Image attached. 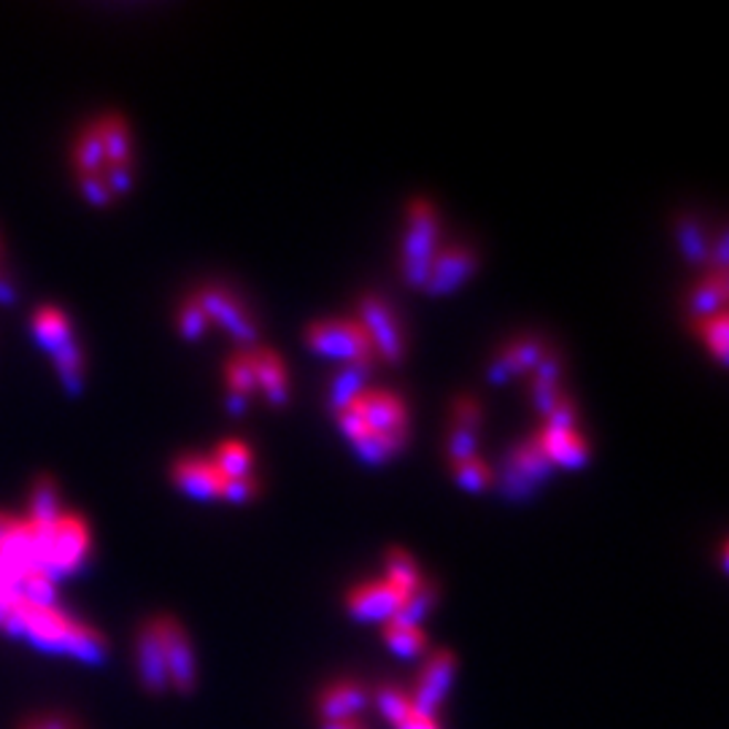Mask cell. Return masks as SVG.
Here are the masks:
<instances>
[{"label":"cell","mask_w":729,"mask_h":729,"mask_svg":"<svg viewBox=\"0 0 729 729\" xmlns=\"http://www.w3.org/2000/svg\"><path fill=\"white\" fill-rule=\"evenodd\" d=\"M71 165L76 176H103L106 170V152H103L101 127L95 122H87L73 138Z\"/></svg>","instance_id":"cell-18"},{"label":"cell","mask_w":729,"mask_h":729,"mask_svg":"<svg viewBox=\"0 0 729 729\" xmlns=\"http://www.w3.org/2000/svg\"><path fill=\"white\" fill-rule=\"evenodd\" d=\"M457 676V657L446 648H438L427 657L425 667H421V676L416 681V695L410 697L416 708L427 716H438V710L444 708L446 697H449L451 684Z\"/></svg>","instance_id":"cell-8"},{"label":"cell","mask_w":729,"mask_h":729,"mask_svg":"<svg viewBox=\"0 0 729 729\" xmlns=\"http://www.w3.org/2000/svg\"><path fill=\"white\" fill-rule=\"evenodd\" d=\"M546 427H556V430H575V406L567 395L556 403V408L549 414Z\"/></svg>","instance_id":"cell-42"},{"label":"cell","mask_w":729,"mask_h":729,"mask_svg":"<svg viewBox=\"0 0 729 729\" xmlns=\"http://www.w3.org/2000/svg\"><path fill=\"white\" fill-rule=\"evenodd\" d=\"M551 462L543 457L541 446L535 438L524 440L506 459V470H502V492L511 500H522L532 494L538 483H543L551 476Z\"/></svg>","instance_id":"cell-7"},{"label":"cell","mask_w":729,"mask_h":729,"mask_svg":"<svg viewBox=\"0 0 729 729\" xmlns=\"http://www.w3.org/2000/svg\"><path fill=\"white\" fill-rule=\"evenodd\" d=\"M716 271L727 273V232L721 230L719 241H716Z\"/></svg>","instance_id":"cell-47"},{"label":"cell","mask_w":729,"mask_h":729,"mask_svg":"<svg viewBox=\"0 0 729 729\" xmlns=\"http://www.w3.org/2000/svg\"><path fill=\"white\" fill-rule=\"evenodd\" d=\"M541 446L543 457L549 459L551 468L579 470L590 462V446L579 430H556V427H543L541 433L532 435Z\"/></svg>","instance_id":"cell-13"},{"label":"cell","mask_w":729,"mask_h":729,"mask_svg":"<svg viewBox=\"0 0 729 729\" xmlns=\"http://www.w3.org/2000/svg\"><path fill=\"white\" fill-rule=\"evenodd\" d=\"M211 462L222 473V479H241L251 476V451L241 440H225L217 451H214Z\"/></svg>","instance_id":"cell-28"},{"label":"cell","mask_w":729,"mask_h":729,"mask_svg":"<svg viewBox=\"0 0 729 729\" xmlns=\"http://www.w3.org/2000/svg\"><path fill=\"white\" fill-rule=\"evenodd\" d=\"M697 333L702 335V341L708 343L710 352L716 354L721 365H727V311H719V314L708 316V320L695 322Z\"/></svg>","instance_id":"cell-34"},{"label":"cell","mask_w":729,"mask_h":729,"mask_svg":"<svg viewBox=\"0 0 729 729\" xmlns=\"http://www.w3.org/2000/svg\"><path fill=\"white\" fill-rule=\"evenodd\" d=\"M176 489L192 500H217L222 492V473L206 457H181L170 470Z\"/></svg>","instance_id":"cell-12"},{"label":"cell","mask_w":729,"mask_h":729,"mask_svg":"<svg viewBox=\"0 0 729 729\" xmlns=\"http://www.w3.org/2000/svg\"><path fill=\"white\" fill-rule=\"evenodd\" d=\"M54 371H58L60 384L71 397H79L84 392V352L76 341H69L52 354Z\"/></svg>","instance_id":"cell-25"},{"label":"cell","mask_w":729,"mask_h":729,"mask_svg":"<svg viewBox=\"0 0 729 729\" xmlns=\"http://www.w3.org/2000/svg\"><path fill=\"white\" fill-rule=\"evenodd\" d=\"M176 324H179V333L184 341H200L206 335L208 330V316L204 314V309H200L198 303H195V298H189L187 303L179 309V316H176Z\"/></svg>","instance_id":"cell-35"},{"label":"cell","mask_w":729,"mask_h":729,"mask_svg":"<svg viewBox=\"0 0 729 729\" xmlns=\"http://www.w3.org/2000/svg\"><path fill=\"white\" fill-rule=\"evenodd\" d=\"M136 665H138V676L140 684H144L146 691L152 695H163L168 691V673H165V659H163V648L160 641H157L155 627L144 624L138 633L136 641Z\"/></svg>","instance_id":"cell-14"},{"label":"cell","mask_w":729,"mask_h":729,"mask_svg":"<svg viewBox=\"0 0 729 729\" xmlns=\"http://www.w3.org/2000/svg\"><path fill=\"white\" fill-rule=\"evenodd\" d=\"M360 324L371 339L376 357H382L389 365L400 363L403 354H406V343H403L400 324H397L395 314L382 298L365 295L360 300Z\"/></svg>","instance_id":"cell-6"},{"label":"cell","mask_w":729,"mask_h":729,"mask_svg":"<svg viewBox=\"0 0 729 729\" xmlns=\"http://www.w3.org/2000/svg\"><path fill=\"white\" fill-rule=\"evenodd\" d=\"M546 352V343H543V339H538V335H527V339L513 341L511 346H508V354H511V363L517 367V373L535 371Z\"/></svg>","instance_id":"cell-32"},{"label":"cell","mask_w":729,"mask_h":729,"mask_svg":"<svg viewBox=\"0 0 729 729\" xmlns=\"http://www.w3.org/2000/svg\"><path fill=\"white\" fill-rule=\"evenodd\" d=\"M195 303L204 309L208 322L219 324L225 333L230 335L238 346L254 348L257 343V324L249 316V311L243 309V303L232 292L222 290V287H204L200 292H195Z\"/></svg>","instance_id":"cell-5"},{"label":"cell","mask_w":729,"mask_h":729,"mask_svg":"<svg viewBox=\"0 0 729 729\" xmlns=\"http://www.w3.org/2000/svg\"><path fill=\"white\" fill-rule=\"evenodd\" d=\"M58 483L52 476H39L30 492V517L28 522L33 527H52L60 519V500H58Z\"/></svg>","instance_id":"cell-24"},{"label":"cell","mask_w":729,"mask_h":729,"mask_svg":"<svg viewBox=\"0 0 729 729\" xmlns=\"http://www.w3.org/2000/svg\"><path fill=\"white\" fill-rule=\"evenodd\" d=\"M676 236H678V247H681L686 260H689L691 265H706L710 260V247L700 225H697L691 217H681L678 219Z\"/></svg>","instance_id":"cell-29"},{"label":"cell","mask_w":729,"mask_h":729,"mask_svg":"<svg viewBox=\"0 0 729 729\" xmlns=\"http://www.w3.org/2000/svg\"><path fill=\"white\" fill-rule=\"evenodd\" d=\"M251 357H254L257 389L265 392V397L271 406L284 408L287 403H290V382H287V371H284V363H281V357L265 346L251 348Z\"/></svg>","instance_id":"cell-15"},{"label":"cell","mask_w":729,"mask_h":729,"mask_svg":"<svg viewBox=\"0 0 729 729\" xmlns=\"http://www.w3.org/2000/svg\"><path fill=\"white\" fill-rule=\"evenodd\" d=\"M371 367L373 363H352L341 367V373L333 378V384H330V397H327V406L335 416H339L341 410H346L360 395H363Z\"/></svg>","instance_id":"cell-20"},{"label":"cell","mask_w":729,"mask_h":729,"mask_svg":"<svg viewBox=\"0 0 729 729\" xmlns=\"http://www.w3.org/2000/svg\"><path fill=\"white\" fill-rule=\"evenodd\" d=\"M322 729H365L357 719L348 721H322Z\"/></svg>","instance_id":"cell-48"},{"label":"cell","mask_w":729,"mask_h":729,"mask_svg":"<svg viewBox=\"0 0 729 729\" xmlns=\"http://www.w3.org/2000/svg\"><path fill=\"white\" fill-rule=\"evenodd\" d=\"M511 376H517V367H513V363H511V354H508V348H502V352L498 354V360L489 365V382L506 384Z\"/></svg>","instance_id":"cell-45"},{"label":"cell","mask_w":729,"mask_h":729,"mask_svg":"<svg viewBox=\"0 0 729 729\" xmlns=\"http://www.w3.org/2000/svg\"><path fill=\"white\" fill-rule=\"evenodd\" d=\"M376 700L392 729H440L438 716L421 714V710L410 702L406 691L387 686V689L378 691Z\"/></svg>","instance_id":"cell-16"},{"label":"cell","mask_w":729,"mask_h":729,"mask_svg":"<svg viewBox=\"0 0 729 729\" xmlns=\"http://www.w3.org/2000/svg\"><path fill=\"white\" fill-rule=\"evenodd\" d=\"M400 605L403 597L384 579L354 586L346 597L348 616L360 624H387L397 616Z\"/></svg>","instance_id":"cell-9"},{"label":"cell","mask_w":729,"mask_h":729,"mask_svg":"<svg viewBox=\"0 0 729 729\" xmlns=\"http://www.w3.org/2000/svg\"><path fill=\"white\" fill-rule=\"evenodd\" d=\"M382 638L389 646V652L400 659H416L427 652V638L425 633H421V627L397 622V618L382 624Z\"/></svg>","instance_id":"cell-23"},{"label":"cell","mask_w":729,"mask_h":729,"mask_svg":"<svg viewBox=\"0 0 729 729\" xmlns=\"http://www.w3.org/2000/svg\"><path fill=\"white\" fill-rule=\"evenodd\" d=\"M0 254H3V249H0Z\"/></svg>","instance_id":"cell-51"},{"label":"cell","mask_w":729,"mask_h":729,"mask_svg":"<svg viewBox=\"0 0 729 729\" xmlns=\"http://www.w3.org/2000/svg\"><path fill=\"white\" fill-rule=\"evenodd\" d=\"M348 408L357 410L360 419L365 421L367 433L406 435V427H408L406 406H403L400 397L392 395V392L365 389L363 395H360Z\"/></svg>","instance_id":"cell-10"},{"label":"cell","mask_w":729,"mask_h":729,"mask_svg":"<svg viewBox=\"0 0 729 729\" xmlns=\"http://www.w3.org/2000/svg\"><path fill=\"white\" fill-rule=\"evenodd\" d=\"M152 627H155L157 641H160L168 684L179 695H192L195 684H198V662H195L192 643H189L184 627L174 616L152 618Z\"/></svg>","instance_id":"cell-4"},{"label":"cell","mask_w":729,"mask_h":729,"mask_svg":"<svg viewBox=\"0 0 729 729\" xmlns=\"http://www.w3.org/2000/svg\"><path fill=\"white\" fill-rule=\"evenodd\" d=\"M435 600H438V590H435L430 581H425V584H421L419 590L410 594V597L403 600L400 611H397L395 618H397V622L416 624V627H419L421 618H425L433 611Z\"/></svg>","instance_id":"cell-31"},{"label":"cell","mask_w":729,"mask_h":729,"mask_svg":"<svg viewBox=\"0 0 729 729\" xmlns=\"http://www.w3.org/2000/svg\"><path fill=\"white\" fill-rule=\"evenodd\" d=\"M225 403H228V410H230L232 416H241L243 410H247L249 397H247V395H241V392H232V389H228V400H225Z\"/></svg>","instance_id":"cell-46"},{"label":"cell","mask_w":729,"mask_h":729,"mask_svg":"<svg viewBox=\"0 0 729 729\" xmlns=\"http://www.w3.org/2000/svg\"><path fill=\"white\" fill-rule=\"evenodd\" d=\"M476 268H479V257H476L470 249H465V247L440 249L430 265V275H427L425 292L430 298L451 295V292H457L465 281H470V275L476 273Z\"/></svg>","instance_id":"cell-11"},{"label":"cell","mask_w":729,"mask_h":729,"mask_svg":"<svg viewBox=\"0 0 729 729\" xmlns=\"http://www.w3.org/2000/svg\"><path fill=\"white\" fill-rule=\"evenodd\" d=\"M727 292H729L727 290V273L714 271L708 275V279H702L689 295V314L695 316V322L708 320V316L725 311Z\"/></svg>","instance_id":"cell-22"},{"label":"cell","mask_w":729,"mask_h":729,"mask_svg":"<svg viewBox=\"0 0 729 729\" xmlns=\"http://www.w3.org/2000/svg\"><path fill=\"white\" fill-rule=\"evenodd\" d=\"M103 179H106L108 192H112L114 198H125V195H131L133 181H136V163L106 165Z\"/></svg>","instance_id":"cell-37"},{"label":"cell","mask_w":729,"mask_h":729,"mask_svg":"<svg viewBox=\"0 0 729 729\" xmlns=\"http://www.w3.org/2000/svg\"><path fill=\"white\" fill-rule=\"evenodd\" d=\"M354 455L363 459L365 465H384L389 457L406 446V435H376L367 433L365 438L354 440Z\"/></svg>","instance_id":"cell-27"},{"label":"cell","mask_w":729,"mask_h":729,"mask_svg":"<svg viewBox=\"0 0 729 729\" xmlns=\"http://www.w3.org/2000/svg\"><path fill=\"white\" fill-rule=\"evenodd\" d=\"M11 522H14V519H11V517H6V513H0V538L6 535V530H9Z\"/></svg>","instance_id":"cell-49"},{"label":"cell","mask_w":729,"mask_h":729,"mask_svg":"<svg viewBox=\"0 0 729 729\" xmlns=\"http://www.w3.org/2000/svg\"><path fill=\"white\" fill-rule=\"evenodd\" d=\"M339 425H341V433L346 435L348 440H360V438H365L367 435V427H365V421L360 419V414L354 408H346V410H341L339 414Z\"/></svg>","instance_id":"cell-44"},{"label":"cell","mask_w":729,"mask_h":729,"mask_svg":"<svg viewBox=\"0 0 729 729\" xmlns=\"http://www.w3.org/2000/svg\"><path fill=\"white\" fill-rule=\"evenodd\" d=\"M476 446H479V427L455 425V433L449 438V457L451 462H468L476 457Z\"/></svg>","instance_id":"cell-36"},{"label":"cell","mask_w":729,"mask_h":729,"mask_svg":"<svg viewBox=\"0 0 729 729\" xmlns=\"http://www.w3.org/2000/svg\"><path fill=\"white\" fill-rule=\"evenodd\" d=\"M228 389L241 392V395H251L257 389V376H254V357H251V348H241L236 357L228 360Z\"/></svg>","instance_id":"cell-30"},{"label":"cell","mask_w":729,"mask_h":729,"mask_svg":"<svg viewBox=\"0 0 729 729\" xmlns=\"http://www.w3.org/2000/svg\"><path fill=\"white\" fill-rule=\"evenodd\" d=\"M0 629L11 638L28 641L39 652L69 654V657L92 667L103 665L108 657L106 641L95 627L76 622V618L58 608H41V605L24 603L22 597H17L9 605Z\"/></svg>","instance_id":"cell-1"},{"label":"cell","mask_w":729,"mask_h":729,"mask_svg":"<svg viewBox=\"0 0 729 729\" xmlns=\"http://www.w3.org/2000/svg\"><path fill=\"white\" fill-rule=\"evenodd\" d=\"M97 127H101L106 165L133 163V133H131V125H127L125 116L106 114L97 119Z\"/></svg>","instance_id":"cell-21"},{"label":"cell","mask_w":729,"mask_h":729,"mask_svg":"<svg viewBox=\"0 0 729 729\" xmlns=\"http://www.w3.org/2000/svg\"><path fill=\"white\" fill-rule=\"evenodd\" d=\"M22 729H33V727H30V725H24V727H22Z\"/></svg>","instance_id":"cell-50"},{"label":"cell","mask_w":729,"mask_h":729,"mask_svg":"<svg viewBox=\"0 0 729 729\" xmlns=\"http://www.w3.org/2000/svg\"><path fill=\"white\" fill-rule=\"evenodd\" d=\"M438 214L427 200H414L408 208V230L403 241V275L410 287L425 290L430 265L438 254Z\"/></svg>","instance_id":"cell-2"},{"label":"cell","mask_w":729,"mask_h":729,"mask_svg":"<svg viewBox=\"0 0 729 729\" xmlns=\"http://www.w3.org/2000/svg\"><path fill=\"white\" fill-rule=\"evenodd\" d=\"M530 395H532V403H535V408L541 410L543 416H549L551 410L556 408V403L562 400V392H560V387H551V384H538V382H532Z\"/></svg>","instance_id":"cell-41"},{"label":"cell","mask_w":729,"mask_h":729,"mask_svg":"<svg viewBox=\"0 0 729 729\" xmlns=\"http://www.w3.org/2000/svg\"><path fill=\"white\" fill-rule=\"evenodd\" d=\"M305 343L314 354L327 360H341L343 365L373 363L376 352L365 335L363 324L352 320H324L305 330Z\"/></svg>","instance_id":"cell-3"},{"label":"cell","mask_w":729,"mask_h":729,"mask_svg":"<svg viewBox=\"0 0 729 729\" xmlns=\"http://www.w3.org/2000/svg\"><path fill=\"white\" fill-rule=\"evenodd\" d=\"M76 184H79V192H82V198L87 200L90 206L108 208L114 204V195L108 192L103 176H76Z\"/></svg>","instance_id":"cell-38"},{"label":"cell","mask_w":729,"mask_h":729,"mask_svg":"<svg viewBox=\"0 0 729 729\" xmlns=\"http://www.w3.org/2000/svg\"><path fill=\"white\" fill-rule=\"evenodd\" d=\"M455 425L479 427L481 425V406L473 397H459L455 403Z\"/></svg>","instance_id":"cell-43"},{"label":"cell","mask_w":729,"mask_h":729,"mask_svg":"<svg viewBox=\"0 0 729 729\" xmlns=\"http://www.w3.org/2000/svg\"><path fill=\"white\" fill-rule=\"evenodd\" d=\"M254 494H257V479H254V476H241V479H225L219 498L228 500V502H236V506H241V502H249L251 498H254Z\"/></svg>","instance_id":"cell-39"},{"label":"cell","mask_w":729,"mask_h":729,"mask_svg":"<svg viewBox=\"0 0 729 729\" xmlns=\"http://www.w3.org/2000/svg\"><path fill=\"white\" fill-rule=\"evenodd\" d=\"M455 481L462 489H468V492H483V489L492 487L494 476L483 459L473 457V459H468V462L455 465Z\"/></svg>","instance_id":"cell-33"},{"label":"cell","mask_w":729,"mask_h":729,"mask_svg":"<svg viewBox=\"0 0 729 729\" xmlns=\"http://www.w3.org/2000/svg\"><path fill=\"white\" fill-rule=\"evenodd\" d=\"M367 706L365 686L357 681H339L322 691L320 710L324 721H348Z\"/></svg>","instance_id":"cell-17"},{"label":"cell","mask_w":729,"mask_h":729,"mask_svg":"<svg viewBox=\"0 0 729 729\" xmlns=\"http://www.w3.org/2000/svg\"><path fill=\"white\" fill-rule=\"evenodd\" d=\"M562 378V360L556 352H546L543 360L538 363L535 371H532V382L538 384H551V387H560Z\"/></svg>","instance_id":"cell-40"},{"label":"cell","mask_w":729,"mask_h":729,"mask_svg":"<svg viewBox=\"0 0 729 729\" xmlns=\"http://www.w3.org/2000/svg\"><path fill=\"white\" fill-rule=\"evenodd\" d=\"M384 581H387L392 590L400 594L403 600L410 597V594L425 584L416 562L410 560V554H406L403 549H392L387 554V579Z\"/></svg>","instance_id":"cell-26"},{"label":"cell","mask_w":729,"mask_h":729,"mask_svg":"<svg viewBox=\"0 0 729 729\" xmlns=\"http://www.w3.org/2000/svg\"><path fill=\"white\" fill-rule=\"evenodd\" d=\"M30 327H33V335L35 341H39V346L49 354H54L60 346L73 341L71 320L65 316L63 309H58V305H41V309L33 314Z\"/></svg>","instance_id":"cell-19"}]
</instances>
